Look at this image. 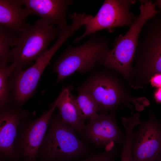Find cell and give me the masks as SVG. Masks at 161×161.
<instances>
[{"label": "cell", "mask_w": 161, "mask_h": 161, "mask_svg": "<svg viewBox=\"0 0 161 161\" xmlns=\"http://www.w3.org/2000/svg\"><path fill=\"white\" fill-rule=\"evenodd\" d=\"M135 2L134 0H105L97 14L94 17L90 15L86 21L85 31L74 43L103 29L123 26L129 28L136 17L130 11V7Z\"/></svg>", "instance_id": "cell-7"}, {"label": "cell", "mask_w": 161, "mask_h": 161, "mask_svg": "<svg viewBox=\"0 0 161 161\" xmlns=\"http://www.w3.org/2000/svg\"><path fill=\"white\" fill-rule=\"evenodd\" d=\"M110 49L108 41L96 33L76 47H69L55 61L53 72L58 75L56 84L77 71L84 73L101 63Z\"/></svg>", "instance_id": "cell-2"}, {"label": "cell", "mask_w": 161, "mask_h": 161, "mask_svg": "<svg viewBox=\"0 0 161 161\" xmlns=\"http://www.w3.org/2000/svg\"><path fill=\"white\" fill-rule=\"evenodd\" d=\"M103 73H95L81 85L97 103L100 113L113 111L123 102V92L118 82Z\"/></svg>", "instance_id": "cell-9"}, {"label": "cell", "mask_w": 161, "mask_h": 161, "mask_svg": "<svg viewBox=\"0 0 161 161\" xmlns=\"http://www.w3.org/2000/svg\"><path fill=\"white\" fill-rule=\"evenodd\" d=\"M140 13L136 16L126 33L115 40L110 49L101 64L126 76L131 70V64L136 50L139 37L144 25L160 12L156 9L155 2L140 0Z\"/></svg>", "instance_id": "cell-1"}, {"label": "cell", "mask_w": 161, "mask_h": 161, "mask_svg": "<svg viewBox=\"0 0 161 161\" xmlns=\"http://www.w3.org/2000/svg\"><path fill=\"white\" fill-rule=\"evenodd\" d=\"M150 81L153 86L161 87V73L156 74L151 77Z\"/></svg>", "instance_id": "cell-20"}, {"label": "cell", "mask_w": 161, "mask_h": 161, "mask_svg": "<svg viewBox=\"0 0 161 161\" xmlns=\"http://www.w3.org/2000/svg\"><path fill=\"white\" fill-rule=\"evenodd\" d=\"M17 67L15 62L9 66L0 63V108L9 105L12 102L9 87V78Z\"/></svg>", "instance_id": "cell-17"}, {"label": "cell", "mask_w": 161, "mask_h": 161, "mask_svg": "<svg viewBox=\"0 0 161 161\" xmlns=\"http://www.w3.org/2000/svg\"><path fill=\"white\" fill-rule=\"evenodd\" d=\"M134 69L148 79L161 73V12L148 20L139 36Z\"/></svg>", "instance_id": "cell-5"}, {"label": "cell", "mask_w": 161, "mask_h": 161, "mask_svg": "<svg viewBox=\"0 0 161 161\" xmlns=\"http://www.w3.org/2000/svg\"><path fill=\"white\" fill-rule=\"evenodd\" d=\"M19 34L0 25V63L12 61L10 47L15 46Z\"/></svg>", "instance_id": "cell-18"}, {"label": "cell", "mask_w": 161, "mask_h": 161, "mask_svg": "<svg viewBox=\"0 0 161 161\" xmlns=\"http://www.w3.org/2000/svg\"><path fill=\"white\" fill-rule=\"evenodd\" d=\"M17 161V160H13V161Z\"/></svg>", "instance_id": "cell-24"}, {"label": "cell", "mask_w": 161, "mask_h": 161, "mask_svg": "<svg viewBox=\"0 0 161 161\" xmlns=\"http://www.w3.org/2000/svg\"><path fill=\"white\" fill-rule=\"evenodd\" d=\"M80 134L90 143L101 147L122 145L125 135L114 114L107 112L100 113L90 119Z\"/></svg>", "instance_id": "cell-10"}, {"label": "cell", "mask_w": 161, "mask_h": 161, "mask_svg": "<svg viewBox=\"0 0 161 161\" xmlns=\"http://www.w3.org/2000/svg\"><path fill=\"white\" fill-rule=\"evenodd\" d=\"M61 30L40 19L34 25L27 23L18 35L15 47L11 50V60L16 68L22 69L47 51L48 46Z\"/></svg>", "instance_id": "cell-4"}, {"label": "cell", "mask_w": 161, "mask_h": 161, "mask_svg": "<svg viewBox=\"0 0 161 161\" xmlns=\"http://www.w3.org/2000/svg\"><path fill=\"white\" fill-rule=\"evenodd\" d=\"M72 87H69L62 90L56 107L63 121L80 133L84 127L85 120L80 115L74 96L71 92Z\"/></svg>", "instance_id": "cell-15"}, {"label": "cell", "mask_w": 161, "mask_h": 161, "mask_svg": "<svg viewBox=\"0 0 161 161\" xmlns=\"http://www.w3.org/2000/svg\"><path fill=\"white\" fill-rule=\"evenodd\" d=\"M154 97L157 102L161 103V87L159 88L156 91Z\"/></svg>", "instance_id": "cell-21"}, {"label": "cell", "mask_w": 161, "mask_h": 161, "mask_svg": "<svg viewBox=\"0 0 161 161\" xmlns=\"http://www.w3.org/2000/svg\"><path fill=\"white\" fill-rule=\"evenodd\" d=\"M0 161H2V160H0Z\"/></svg>", "instance_id": "cell-25"}, {"label": "cell", "mask_w": 161, "mask_h": 161, "mask_svg": "<svg viewBox=\"0 0 161 161\" xmlns=\"http://www.w3.org/2000/svg\"><path fill=\"white\" fill-rule=\"evenodd\" d=\"M28 113L10 106L9 105L0 108V151L4 158L16 160L18 155L14 147L17 129L21 120Z\"/></svg>", "instance_id": "cell-12"}, {"label": "cell", "mask_w": 161, "mask_h": 161, "mask_svg": "<svg viewBox=\"0 0 161 161\" xmlns=\"http://www.w3.org/2000/svg\"><path fill=\"white\" fill-rule=\"evenodd\" d=\"M134 133V161H157L161 158V123L152 114L140 122Z\"/></svg>", "instance_id": "cell-8"}, {"label": "cell", "mask_w": 161, "mask_h": 161, "mask_svg": "<svg viewBox=\"0 0 161 161\" xmlns=\"http://www.w3.org/2000/svg\"><path fill=\"white\" fill-rule=\"evenodd\" d=\"M60 97L59 95L49 109L43 112L38 118L31 121L25 129L21 145V155L24 161H36L39 147Z\"/></svg>", "instance_id": "cell-11"}, {"label": "cell", "mask_w": 161, "mask_h": 161, "mask_svg": "<svg viewBox=\"0 0 161 161\" xmlns=\"http://www.w3.org/2000/svg\"><path fill=\"white\" fill-rule=\"evenodd\" d=\"M157 161H161V158L160 159V160Z\"/></svg>", "instance_id": "cell-23"}, {"label": "cell", "mask_w": 161, "mask_h": 161, "mask_svg": "<svg viewBox=\"0 0 161 161\" xmlns=\"http://www.w3.org/2000/svg\"><path fill=\"white\" fill-rule=\"evenodd\" d=\"M30 15L39 16L47 23L56 25L60 30L67 26L66 16L68 7L73 3L71 0H19Z\"/></svg>", "instance_id": "cell-13"}, {"label": "cell", "mask_w": 161, "mask_h": 161, "mask_svg": "<svg viewBox=\"0 0 161 161\" xmlns=\"http://www.w3.org/2000/svg\"><path fill=\"white\" fill-rule=\"evenodd\" d=\"M155 3L156 6L157 7L159 8V10L161 12V0L156 1Z\"/></svg>", "instance_id": "cell-22"}, {"label": "cell", "mask_w": 161, "mask_h": 161, "mask_svg": "<svg viewBox=\"0 0 161 161\" xmlns=\"http://www.w3.org/2000/svg\"><path fill=\"white\" fill-rule=\"evenodd\" d=\"M22 5L19 0H0V25L19 34L30 15L27 9L23 8Z\"/></svg>", "instance_id": "cell-14"}, {"label": "cell", "mask_w": 161, "mask_h": 161, "mask_svg": "<svg viewBox=\"0 0 161 161\" xmlns=\"http://www.w3.org/2000/svg\"><path fill=\"white\" fill-rule=\"evenodd\" d=\"M78 95L74 98L80 115L85 121L97 116L99 112L98 105L91 95L81 86L77 88Z\"/></svg>", "instance_id": "cell-16"}, {"label": "cell", "mask_w": 161, "mask_h": 161, "mask_svg": "<svg viewBox=\"0 0 161 161\" xmlns=\"http://www.w3.org/2000/svg\"><path fill=\"white\" fill-rule=\"evenodd\" d=\"M50 123L43 147L36 159L43 161H71L87 153V146L75 131L63 121L59 114L51 118Z\"/></svg>", "instance_id": "cell-3"}, {"label": "cell", "mask_w": 161, "mask_h": 161, "mask_svg": "<svg viewBox=\"0 0 161 161\" xmlns=\"http://www.w3.org/2000/svg\"><path fill=\"white\" fill-rule=\"evenodd\" d=\"M117 154V150L114 147L105 151L91 156L79 161H114Z\"/></svg>", "instance_id": "cell-19"}, {"label": "cell", "mask_w": 161, "mask_h": 161, "mask_svg": "<svg viewBox=\"0 0 161 161\" xmlns=\"http://www.w3.org/2000/svg\"><path fill=\"white\" fill-rule=\"evenodd\" d=\"M60 47L57 43L41 55L27 69L16 68L10 76L8 85L12 102L22 105L35 94L40 77L53 56Z\"/></svg>", "instance_id": "cell-6"}]
</instances>
